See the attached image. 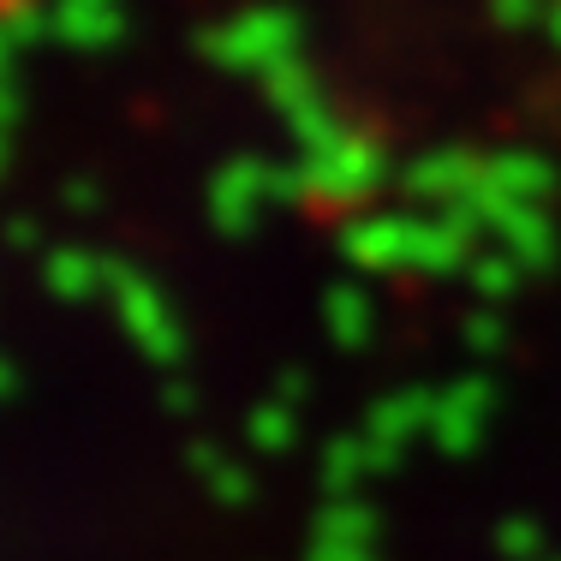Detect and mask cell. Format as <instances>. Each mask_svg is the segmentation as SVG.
Instances as JSON below:
<instances>
[{
	"label": "cell",
	"instance_id": "7a4b0ae2",
	"mask_svg": "<svg viewBox=\"0 0 561 561\" xmlns=\"http://www.w3.org/2000/svg\"><path fill=\"white\" fill-rule=\"evenodd\" d=\"M299 180H305V197L311 204H329V209H358L370 192L382 185V150L365 138V131L346 126L335 144L311 150L299 162Z\"/></svg>",
	"mask_w": 561,
	"mask_h": 561
},
{
	"label": "cell",
	"instance_id": "d6986e66",
	"mask_svg": "<svg viewBox=\"0 0 561 561\" xmlns=\"http://www.w3.org/2000/svg\"><path fill=\"white\" fill-rule=\"evenodd\" d=\"M496 550L507 561H543V531L531 526L526 514H507L502 526H496Z\"/></svg>",
	"mask_w": 561,
	"mask_h": 561
},
{
	"label": "cell",
	"instance_id": "cb8c5ba5",
	"mask_svg": "<svg viewBox=\"0 0 561 561\" xmlns=\"http://www.w3.org/2000/svg\"><path fill=\"white\" fill-rule=\"evenodd\" d=\"M66 204H72V209H90V204H96V185H90V180H72V185H66Z\"/></svg>",
	"mask_w": 561,
	"mask_h": 561
},
{
	"label": "cell",
	"instance_id": "44dd1931",
	"mask_svg": "<svg viewBox=\"0 0 561 561\" xmlns=\"http://www.w3.org/2000/svg\"><path fill=\"white\" fill-rule=\"evenodd\" d=\"M466 346H472V353H496L502 346V317L496 311H472L466 317Z\"/></svg>",
	"mask_w": 561,
	"mask_h": 561
},
{
	"label": "cell",
	"instance_id": "4fadbf2b",
	"mask_svg": "<svg viewBox=\"0 0 561 561\" xmlns=\"http://www.w3.org/2000/svg\"><path fill=\"white\" fill-rule=\"evenodd\" d=\"M323 323L335 346H365L370 341V299L353 287V280H335L323 293Z\"/></svg>",
	"mask_w": 561,
	"mask_h": 561
},
{
	"label": "cell",
	"instance_id": "484cf974",
	"mask_svg": "<svg viewBox=\"0 0 561 561\" xmlns=\"http://www.w3.org/2000/svg\"><path fill=\"white\" fill-rule=\"evenodd\" d=\"M543 561H550V556H543Z\"/></svg>",
	"mask_w": 561,
	"mask_h": 561
},
{
	"label": "cell",
	"instance_id": "7402d4cb",
	"mask_svg": "<svg viewBox=\"0 0 561 561\" xmlns=\"http://www.w3.org/2000/svg\"><path fill=\"white\" fill-rule=\"evenodd\" d=\"M305 561H377L370 543H335V538H311V556Z\"/></svg>",
	"mask_w": 561,
	"mask_h": 561
},
{
	"label": "cell",
	"instance_id": "ba28073f",
	"mask_svg": "<svg viewBox=\"0 0 561 561\" xmlns=\"http://www.w3.org/2000/svg\"><path fill=\"white\" fill-rule=\"evenodd\" d=\"M431 419H436V394L431 389H400V394H382L377 407L365 412V436L382 454L400 460V448H407L412 436H431Z\"/></svg>",
	"mask_w": 561,
	"mask_h": 561
},
{
	"label": "cell",
	"instance_id": "7c38bea8",
	"mask_svg": "<svg viewBox=\"0 0 561 561\" xmlns=\"http://www.w3.org/2000/svg\"><path fill=\"white\" fill-rule=\"evenodd\" d=\"M389 466H394V454H382L370 436H335V443L323 448V490L329 496H353L358 478L389 472Z\"/></svg>",
	"mask_w": 561,
	"mask_h": 561
},
{
	"label": "cell",
	"instance_id": "2e32d148",
	"mask_svg": "<svg viewBox=\"0 0 561 561\" xmlns=\"http://www.w3.org/2000/svg\"><path fill=\"white\" fill-rule=\"evenodd\" d=\"M466 287L478 293V305H502L507 293L519 287V263L507 251H490V257H472L466 263Z\"/></svg>",
	"mask_w": 561,
	"mask_h": 561
},
{
	"label": "cell",
	"instance_id": "9c48e42d",
	"mask_svg": "<svg viewBox=\"0 0 561 561\" xmlns=\"http://www.w3.org/2000/svg\"><path fill=\"white\" fill-rule=\"evenodd\" d=\"M48 19H55V43L84 48V55L114 48L119 31H126L119 0H48Z\"/></svg>",
	"mask_w": 561,
	"mask_h": 561
},
{
	"label": "cell",
	"instance_id": "e0dca14e",
	"mask_svg": "<svg viewBox=\"0 0 561 561\" xmlns=\"http://www.w3.org/2000/svg\"><path fill=\"white\" fill-rule=\"evenodd\" d=\"M251 448H263V454H280V448H293L299 443V412L287 407V400H270V407H257L251 412Z\"/></svg>",
	"mask_w": 561,
	"mask_h": 561
},
{
	"label": "cell",
	"instance_id": "5b68a950",
	"mask_svg": "<svg viewBox=\"0 0 561 561\" xmlns=\"http://www.w3.org/2000/svg\"><path fill=\"white\" fill-rule=\"evenodd\" d=\"M412 239H419V216H382V209H358L341 227V257L370 275H412Z\"/></svg>",
	"mask_w": 561,
	"mask_h": 561
},
{
	"label": "cell",
	"instance_id": "30bf717a",
	"mask_svg": "<svg viewBox=\"0 0 561 561\" xmlns=\"http://www.w3.org/2000/svg\"><path fill=\"white\" fill-rule=\"evenodd\" d=\"M490 239H496V251H507L519 270H543V263L556 257V227H550V216H543V204L507 209V216L490 227Z\"/></svg>",
	"mask_w": 561,
	"mask_h": 561
},
{
	"label": "cell",
	"instance_id": "6da1fadb",
	"mask_svg": "<svg viewBox=\"0 0 561 561\" xmlns=\"http://www.w3.org/2000/svg\"><path fill=\"white\" fill-rule=\"evenodd\" d=\"M204 55L216 66H227V72L270 78L275 66L299 60V19L287 7H245L204 36Z\"/></svg>",
	"mask_w": 561,
	"mask_h": 561
},
{
	"label": "cell",
	"instance_id": "ac0fdd59",
	"mask_svg": "<svg viewBox=\"0 0 561 561\" xmlns=\"http://www.w3.org/2000/svg\"><path fill=\"white\" fill-rule=\"evenodd\" d=\"M192 466H197V478L209 484V496H216V502H245V496H251V478L239 472L227 454H216V448H192Z\"/></svg>",
	"mask_w": 561,
	"mask_h": 561
},
{
	"label": "cell",
	"instance_id": "277c9868",
	"mask_svg": "<svg viewBox=\"0 0 561 561\" xmlns=\"http://www.w3.org/2000/svg\"><path fill=\"white\" fill-rule=\"evenodd\" d=\"M108 299H114V311H119V329L131 335V346H138L150 365H180V353H185V335H180V317L168 311V299L156 293V280L150 275H138V270H126V263H114L108 270Z\"/></svg>",
	"mask_w": 561,
	"mask_h": 561
},
{
	"label": "cell",
	"instance_id": "52a82bcc",
	"mask_svg": "<svg viewBox=\"0 0 561 561\" xmlns=\"http://www.w3.org/2000/svg\"><path fill=\"white\" fill-rule=\"evenodd\" d=\"M484 419H490V382L484 377H460L448 389H436V419H431V443L443 454H472L484 443Z\"/></svg>",
	"mask_w": 561,
	"mask_h": 561
},
{
	"label": "cell",
	"instance_id": "9a60e30c",
	"mask_svg": "<svg viewBox=\"0 0 561 561\" xmlns=\"http://www.w3.org/2000/svg\"><path fill=\"white\" fill-rule=\"evenodd\" d=\"M311 538H335V543H370L377 538V514L353 496H329L323 514H317V531Z\"/></svg>",
	"mask_w": 561,
	"mask_h": 561
},
{
	"label": "cell",
	"instance_id": "ffe728a7",
	"mask_svg": "<svg viewBox=\"0 0 561 561\" xmlns=\"http://www.w3.org/2000/svg\"><path fill=\"white\" fill-rule=\"evenodd\" d=\"M543 12H550V0H490V19H496L502 31H526V24H543Z\"/></svg>",
	"mask_w": 561,
	"mask_h": 561
},
{
	"label": "cell",
	"instance_id": "8992f818",
	"mask_svg": "<svg viewBox=\"0 0 561 561\" xmlns=\"http://www.w3.org/2000/svg\"><path fill=\"white\" fill-rule=\"evenodd\" d=\"M478 173H484V156L460 150V144H443V150L419 156V162L400 173V185H407L412 204H431V216H436V209H460L472 197Z\"/></svg>",
	"mask_w": 561,
	"mask_h": 561
},
{
	"label": "cell",
	"instance_id": "3957f363",
	"mask_svg": "<svg viewBox=\"0 0 561 561\" xmlns=\"http://www.w3.org/2000/svg\"><path fill=\"white\" fill-rule=\"evenodd\" d=\"M293 197H305V180L299 168H270V162H227L216 173V185H209V221L221 227V233H251L263 216V204H293Z\"/></svg>",
	"mask_w": 561,
	"mask_h": 561
},
{
	"label": "cell",
	"instance_id": "5bb4252c",
	"mask_svg": "<svg viewBox=\"0 0 561 561\" xmlns=\"http://www.w3.org/2000/svg\"><path fill=\"white\" fill-rule=\"evenodd\" d=\"M263 90H270V102H275V114L280 119H299L305 108H317V102H329L323 90H317V72L305 60H287V66H275L270 78H263Z\"/></svg>",
	"mask_w": 561,
	"mask_h": 561
},
{
	"label": "cell",
	"instance_id": "603a6c76",
	"mask_svg": "<svg viewBox=\"0 0 561 561\" xmlns=\"http://www.w3.org/2000/svg\"><path fill=\"white\" fill-rule=\"evenodd\" d=\"M299 394H305V370H280V377H275V400H287V407H293Z\"/></svg>",
	"mask_w": 561,
	"mask_h": 561
},
{
	"label": "cell",
	"instance_id": "8fae6325",
	"mask_svg": "<svg viewBox=\"0 0 561 561\" xmlns=\"http://www.w3.org/2000/svg\"><path fill=\"white\" fill-rule=\"evenodd\" d=\"M108 270L114 257H96L84 245H60L43 257V287L55 299H96V293H108Z\"/></svg>",
	"mask_w": 561,
	"mask_h": 561
},
{
	"label": "cell",
	"instance_id": "d4e9b609",
	"mask_svg": "<svg viewBox=\"0 0 561 561\" xmlns=\"http://www.w3.org/2000/svg\"><path fill=\"white\" fill-rule=\"evenodd\" d=\"M543 31H550V43L561 48V0H550V12H543Z\"/></svg>",
	"mask_w": 561,
	"mask_h": 561
}]
</instances>
